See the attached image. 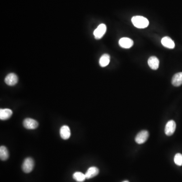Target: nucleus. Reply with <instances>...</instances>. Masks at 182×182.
<instances>
[{"label": "nucleus", "mask_w": 182, "mask_h": 182, "mask_svg": "<svg viewBox=\"0 0 182 182\" xmlns=\"http://www.w3.org/2000/svg\"><path fill=\"white\" fill-rule=\"evenodd\" d=\"M128 182V181H124V182Z\"/></svg>", "instance_id": "19"}, {"label": "nucleus", "mask_w": 182, "mask_h": 182, "mask_svg": "<svg viewBox=\"0 0 182 182\" xmlns=\"http://www.w3.org/2000/svg\"><path fill=\"white\" fill-rule=\"evenodd\" d=\"M162 44L164 47L171 49H174L175 47L174 41L168 37H163L162 40Z\"/></svg>", "instance_id": "11"}, {"label": "nucleus", "mask_w": 182, "mask_h": 182, "mask_svg": "<svg viewBox=\"0 0 182 182\" xmlns=\"http://www.w3.org/2000/svg\"><path fill=\"white\" fill-rule=\"evenodd\" d=\"M176 128V124L174 120H170L167 123L165 127V133L166 135L170 136L174 134Z\"/></svg>", "instance_id": "6"}, {"label": "nucleus", "mask_w": 182, "mask_h": 182, "mask_svg": "<svg viewBox=\"0 0 182 182\" xmlns=\"http://www.w3.org/2000/svg\"><path fill=\"white\" fill-rule=\"evenodd\" d=\"M149 132L147 131L143 130L139 132L135 138V141L136 143L142 144L147 140L149 137Z\"/></svg>", "instance_id": "3"}, {"label": "nucleus", "mask_w": 182, "mask_h": 182, "mask_svg": "<svg viewBox=\"0 0 182 182\" xmlns=\"http://www.w3.org/2000/svg\"><path fill=\"white\" fill-rule=\"evenodd\" d=\"M132 22L134 26L138 28H145L149 25L148 20L141 16H135L132 18Z\"/></svg>", "instance_id": "1"}, {"label": "nucleus", "mask_w": 182, "mask_h": 182, "mask_svg": "<svg viewBox=\"0 0 182 182\" xmlns=\"http://www.w3.org/2000/svg\"><path fill=\"white\" fill-rule=\"evenodd\" d=\"M174 162L177 166H182V154L180 153H177L174 157Z\"/></svg>", "instance_id": "18"}, {"label": "nucleus", "mask_w": 182, "mask_h": 182, "mask_svg": "<svg viewBox=\"0 0 182 182\" xmlns=\"http://www.w3.org/2000/svg\"><path fill=\"white\" fill-rule=\"evenodd\" d=\"M148 64L152 69L157 70L159 65V61L156 57L151 56L148 60Z\"/></svg>", "instance_id": "10"}, {"label": "nucleus", "mask_w": 182, "mask_h": 182, "mask_svg": "<svg viewBox=\"0 0 182 182\" xmlns=\"http://www.w3.org/2000/svg\"><path fill=\"white\" fill-rule=\"evenodd\" d=\"M23 124L24 127L28 130H34L37 128L39 126V124L37 120L30 118L25 119L23 122Z\"/></svg>", "instance_id": "5"}, {"label": "nucleus", "mask_w": 182, "mask_h": 182, "mask_svg": "<svg viewBox=\"0 0 182 182\" xmlns=\"http://www.w3.org/2000/svg\"><path fill=\"white\" fill-rule=\"evenodd\" d=\"M18 79L17 76L13 73H9L6 76L5 82L8 86H14L18 83Z\"/></svg>", "instance_id": "7"}, {"label": "nucleus", "mask_w": 182, "mask_h": 182, "mask_svg": "<svg viewBox=\"0 0 182 182\" xmlns=\"http://www.w3.org/2000/svg\"><path fill=\"white\" fill-rule=\"evenodd\" d=\"M172 85L175 87H179L182 84V72L176 73L173 76L171 80Z\"/></svg>", "instance_id": "13"}, {"label": "nucleus", "mask_w": 182, "mask_h": 182, "mask_svg": "<svg viewBox=\"0 0 182 182\" xmlns=\"http://www.w3.org/2000/svg\"><path fill=\"white\" fill-rule=\"evenodd\" d=\"M99 172V170L97 167H91L87 170V172L85 174L86 179H90L91 178H94L98 175Z\"/></svg>", "instance_id": "12"}, {"label": "nucleus", "mask_w": 182, "mask_h": 182, "mask_svg": "<svg viewBox=\"0 0 182 182\" xmlns=\"http://www.w3.org/2000/svg\"><path fill=\"white\" fill-rule=\"evenodd\" d=\"M110 60V56L108 54H104L100 59V65L101 67H106V66H107L109 64Z\"/></svg>", "instance_id": "15"}, {"label": "nucleus", "mask_w": 182, "mask_h": 182, "mask_svg": "<svg viewBox=\"0 0 182 182\" xmlns=\"http://www.w3.org/2000/svg\"><path fill=\"white\" fill-rule=\"evenodd\" d=\"M133 45V41L128 37H123L119 41V45L123 48H130L132 47Z\"/></svg>", "instance_id": "8"}, {"label": "nucleus", "mask_w": 182, "mask_h": 182, "mask_svg": "<svg viewBox=\"0 0 182 182\" xmlns=\"http://www.w3.org/2000/svg\"><path fill=\"white\" fill-rule=\"evenodd\" d=\"M34 166L35 163L33 159L30 157H28L24 160L22 166V170L25 173H29L33 170Z\"/></svg>", "instance_id": "2"}, {"label": "nucleus", "mask_w": 182, "mask_h": 182, "mask_svg": "<svg viewBox=\"0 0 182 182\" xmlns=\"http://www.w3.org/2000/svg\"><path fill=\"white\" fill-rule=\"evenodd\" d=\"M73 179L78 182H83L86 179V175L81 172H76L73 175Z\"/></svg>", "instance_id": "17"}, {"label": "nucleus", "mask_w": 182, "mask_h": 182, "mask_svg": "<svg viewBox=\"0 0 182 182\" xmlns=\"http://www.w3.org/2000/svg\"><path fill=\"white\" fill-rule=\"evenodd\" d=\"M9 152L7 148L4 146L0 147V158L2 160H7L9 157Z\"/></svg>", "instance_id": "16"}, {"label": "nucleus", "mask_w": 182, "mask_h": 182, "mask_svg": "<svg viewBox=\"0 0 182 182\" xmlns=\"http://www.w3.org/2000/svg\"><path fill=\"white\" fill-rule=\"evenodd\" d=\"M106 29L107 28L105 24H100L96 29L94 30V35L95 38L97 40L101 39L106 32Z\"/></svg>", "instance_id": "4"}, {"label": "nucleus", "mask_w": 182, "mask_h": 182, "mask_svg": "<svg viewBox=\"0 0 182 182\" xmlns=\"http://www.w3.org/2000/svg\"><path fill=\"white\" fill-rule=\"evenodd\" d=\"M60 135L62 139L67 140L70 138L71 135V130L67 126H62L60 130Z\"/></svg>", "instance_id": "9"}, {"label": "nucleus", "mask_w": 182, "mask_h": 182, "mask_svg": "<svg viewBox=\"0 0 182 182\" xmlns=\"http://www.w3.org/2000/svg\"><path fill=\"white\" fill-rule=\"evenodd\" d=\"M12 111L11 109L6 108L0 110V119L1 120H7L10 119L12 115Z\"/></svg>", "instance_id": "14"}]
</instances>
